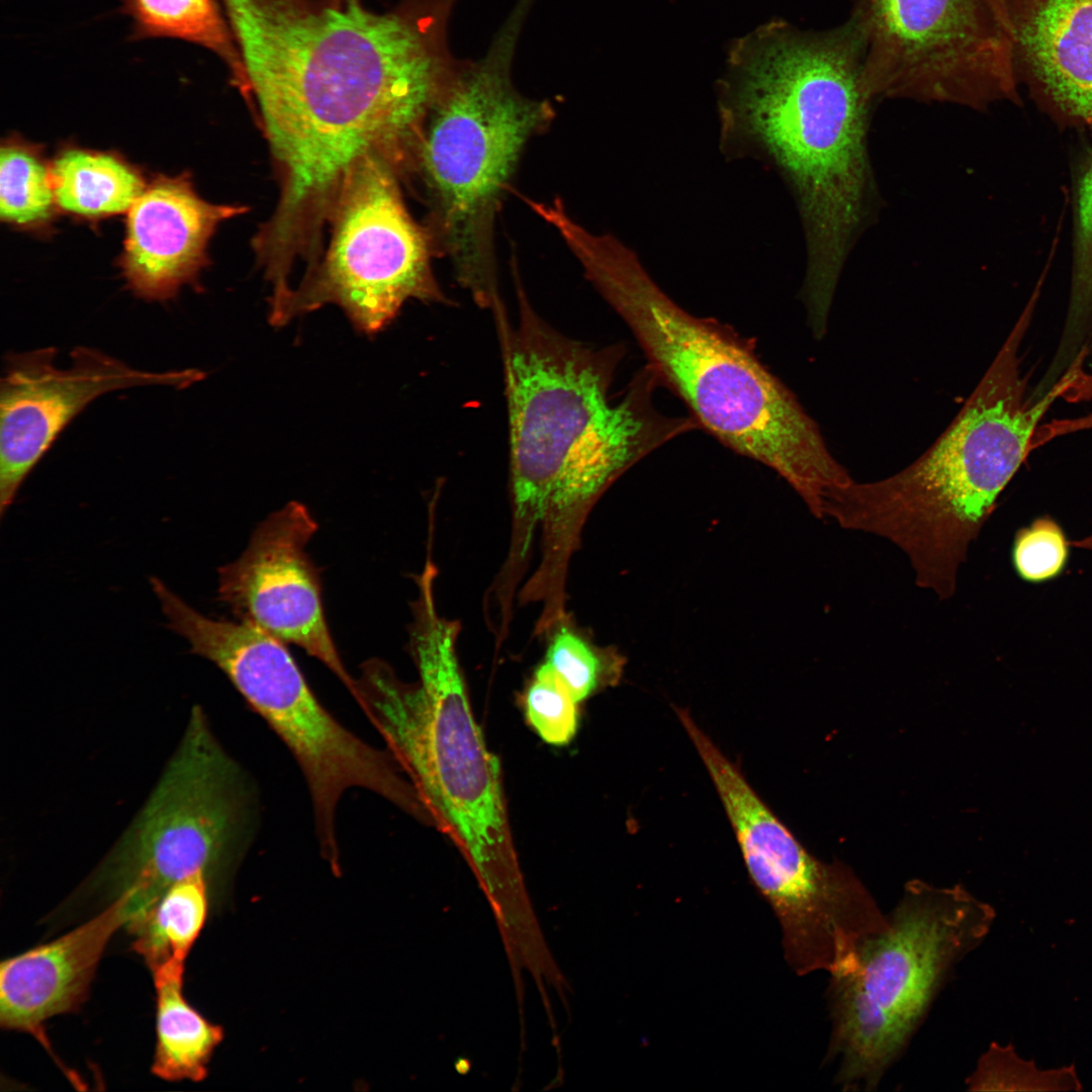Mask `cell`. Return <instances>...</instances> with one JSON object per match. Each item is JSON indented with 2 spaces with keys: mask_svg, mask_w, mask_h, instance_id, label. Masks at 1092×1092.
<instances>
[{
  "mask_svg": "<svg viewBox=\"0 0 1092 1092\" xmlns=\"http://www.w3.org/2000/svg\"><path fill=\"white\" fill-rule=\"evenodd\" d=\"M123 894L100 913L48 942L0 965V1025L33 1036L56 1060L44 1023L78 1011L87 1000L103 952L129 920Z\"/></svg>",
  "mask_w": 1092,
  "mask_h": 1092,
  "instance_id": "e0dca14e",
  "label": "cell"
},
{
  "mask_svg": "<svg viewBox=\"0 0 1092 1092\" xmlns=\"http://www.w3.org/2000/svg\"><path fill=\"white\" fill-rule=\"evenodd\" d=\"M317 530L307 508L291 502L266 518L235 561L218 569V598L239 620L302 648L357 694L324 611L321 580L306 545Z\"/></svg>",
  "mask_w": 1092,
  "mask_h": 1092,
  "instance_id": "9a60e30c",
  "label": "cell"
},
{
  "mask_svg": "<svg viewBox=\"0 0 1092 1092\" xmlns=\"http://www.w3.org/2000/svg\"><path fill=\"white\" fill-rule=\"evenodd\" d=\"M59 210L99 220L127 212L147 186L141 171L119 154L66 146L51 162Z\"/></svg>",
  "mask_w": 1092,
  "mask_h": 1092,
  "instance_id": "ffe728a7",
  "label": "cell"
},
{
  "mask_svg": "<svg viewBox=\"0 0 1092 1092\" xmlns=\"http://www.w3.org/2000/svg\"><path fill=\"white\" fill-rule=\"evenodd\" d=\"M222 1L286 207L328 206L365 156L414 157L461 63L448 42L458 0H410L389 13L359 0Z\"/></svg>",
  "mask_w": 1092,
  "mask_h": 1092,
  "instance_id": "6da1fadb",
  "label": "cell"
},
{
  "mask_svg": "<svg viewBox=\"0 0 1092 1092\" xmlns=\"http://www.w3.org/2000/svg\"><path fill=\"white\" fill-rule=\"evenodd\" d=\"M578 704L547 663L536 669L525 694V712L544 742L560 746L573 739L578 727Z\"/></svg>",
  "mask_w": 1092,
  "mask_h": 1092,
  "instance_id": "484cf974",
  "label": "cell"
},
{
  "mask_svg": "<svg viewBox=\"0 0 1092 1092\" xmlns=\"http://www.w3.org/2000/svg\"><path fill=\"white\" fill-rule=\"evenodd\" d=\"M185 963H168L152 972L156 993V1045L151 1071L177 1082H199L222 1038L219 1026L209 1022L183 993Z\"/></svg>",
  "mask_w": 1092,
  "mask_h": 1092,
  "instance_id": "d6986e66",
  "label": "cell"
},
{
  "mask_svg": "<svg viewBox=\"0 0 1092 1092\" xmlns=\"http://www.w3.org/2000/svg\"><path fill=\"white\" fill-rule=\"evenodd\" d=\"M547 663L580 703L598 692L616 686L624 672L625 657L615 647L599 646L568 621V616L549 633Z\"/></svg>",
  "mask_w": 1092,
  "mask_h": 1092,
  "instance_id": "cb8c5ba5",
  "label": "cell"
},
{
  "mask_svg": "<svg viewBox=\"0 0 1092 1092\" xmlns=\"http://www.w3.org/2000/svg\"><path fill=\"white\" fill-rule=\"evenodd\" d=\"M397 168L372 154L351 169L329 220L324 259L270 315L283 327L297 315L333 303L354 328L374 335L408 299L447 303L433 270L437 255L427 226L411 215L398 184Z\"/></svg>",
  "mask_w": 1092,
  "mask_h": 1092,
  "instance_id": "8fae6325",
  "label": "cell"
},
{
  "mask_svg": "<svg viewBox=\"0 0 1092 1092\" xmlns=\"http://www.w3.org/2000/svg\"><path fill=\"white\" fill-rule=\"evenodd\" d=\"M170 629L190 652L214 663L288 747L308 787L324 856L338 864L336 812L343 795L362 789L422 818L424 807L388 750L365 742L320 703L285 643L239 620L213 619L180 604Z\"/></svg>",
  "mask_w": 1092,
  "mask_h": 1092,
  "instance_id": "9c48e42d",
  "label": "cell"
},
{
  "mask_svg": "<svg viewBox=\"0 0 1092 1092\" xmlns=\"http://www.w3.org/2000/svg\"><path fill=\"white\" fill-rule=\"evenodd\" d=\"M518 275L514 269L517 324L503 301L491 309L506 384L512 498L510 546L497 578L510 587L521 583L541 528L533 579L559 589L585 520L605 491L651 452L699 427L691 416L656 408L653 393L660 385L647 365L612 401L624 347L596 348L556 331L532 307Z\"/></svg>",
  "mask_w": 1092,
  "mask_h": 1092,
  "instance_id": "7a4b0ae2",
  "label": "cell"
},
{
  "mask_svg": "<svg viewBox=\"0 0 1092 1092\" xmlns=\"http://www.w3.org/2000/svg\"><path fill=\"white\" fill-rule=\"evenodd\" d=\"M460 624L429 613L411 632L420 684L365 663L355 701L415 788L429 820L456 843L485 897L526 888L514 847L497 758L475 721L456 654Z\"/></svg>",
  "mask_w": 1092,
  "mask_h": 1092,
  "instance_id": "8992f818",
  "label": "cell"
},
{
  "mask_svg": "<svg viewBox=\"0 0 1092 1092\" xmlns=\"http://www.w3.org/2000/svg\"><path fill=\"white\" fill-rule=\"evenodd\" d=\"M969 1090H1079L1074 1066L1039 1070L1018 1057L1012 1045L993 1042L967 1078Z\"/></svg>",
  "mask_w": 1092,
  "mask_h": 1092,
  "instance_id": "d4e9b609",
  "label": "cell"
},
{
  "mask_svg": "<svg viewBox=\"0 0 1092 1092\" xmlns=\"http://www.w3.org/2000/svg\"><path fill=\"white\" fill-rule=\"evenodd\" d=\"M0 154L1 220L23 230L49 225L58 207L41 148L14 135L2 141Z\"/></svg>",
  "mask_w": 1092,
  "mask_h": 1092,
  "instance_id": "7402d4cb",
  "label": "cell"
},
{
  "mask_svg": "<svg viewBox=\"0 0 1092 1092\" xmlns=\"http://www.w3.org/2000/svg\"><path fill=\"white\" fill-rule=\"evenodd\" d=\"M735 835L748 876L780 924L791 970L830 977L850 971L861 944L888 925L854 872L811 855L768 808L747 814Z\"/></svg>",
  "mask_w": 1092,
  "mask_h": 1092,
  "instance_id": "4fadbf2b",
  "label": "cell"
},
{
  "mask_svg": "<svg viewBox=\"0 0 1092 1092\" xmlns=\"http://www.w3.org/2000/svg\"><path fill=\"white\" fill-rule=\"evenodd\" d=\"M1063 396L1073 401L1092 397V375L1083 374L1075 367L1072 382ZM1091 427L1092 415L1077 420L1056 421L1037 428L1035 441L1038 445H1041L1054 437Z\"/></svg>",
  "mask_w": 1092,
  "mask_h": 1092,
  "instance_id": "f1b7e54d",
  "label": "cell"
},
{
  "mask_svg": "<svg viewBox=\"0 0 1092 1092\" xmlns=\"http://www.w3.org/2000/svg\"><path fill=\"white\" fill-rule=\"evenodd\" d=\"M209 883L203 872L175 882L141 921L126 928L133 935L131 949L151 972L186 962L206 921Z\"/></svg>",
  "mask_w": 1092,
  "mask_h": 1092,
  "instance_id": "44dd1931",
  "label": "cell"
},
{
  "mask_svg": "<svg viewBox=\"0 0 1092 1092\" xmlns=\"http://www.w3.org/2000/svg\"><path fill=\"white\" fill-rule=\"evenodd\" d=\"M1017 79L1068 121L1092 124V0H995Z\"/></svg>",
  "mask_w": 1092,
  "mask_h": 1092,
  "instance_id": "ac0fdd59",
  "label": "cell"
},
{
  "mask_svg": "<svg viewBox=\"0 0 1092 1092\" xmlns=\"http://www.w3.org/2000/svg\"><path fill=\"white\" fill-rule=\"evenodd\" d=\"M533 0H518L485 55L462 60L432 107L415 171L430 204L427 225L436 249L477 305L500 299L495 220L528 142L545 131L550 101L523 95L513 63Z\"/></svg>",
  "mask_w": 1092,
  "mask_h": 1092,
  "instance_id": "52a82bcc",
  "label": "cell"
},
{
  "mask_svg": "<svg viewBox=\"0 0 1092 1092\" xmlns=\"http://www.w3.org/2000/svg\"><path fill=\"white\" fill-rule=\"evenodd\" d=\"M1021 315L980 382L940 436L912 463L875 481L833 488L823 518L889 540L908 557L920 587L947 600L971 543L1031 451L1037 424L1069 378L1027 398L1018 346Z\"/></svg>",
  "mask_w": 1092,
  "mask_h": 1092,
  "instance_id": "5b68a950",
  "label": "cell"
},
{
  "mask_svg": "<svg viewBox=\"0 0 1092 1092\" xmlns=\"http://www.w3.org/2000/svg\"><path fill=\"white\" fill-rule=\"evenodd\" d=\"M556 199H560V198H556ZM554 200H555V199H554ZM552 201H553V200H552ZM552 201H551V202H552ZM547 203H550V202H547ZM547 203H545V204H547ZM545 204H543V205H542V206L540 207V209H541V208H542V207H543V206H544ZM540 209H539V216H540ZM540 217H541V216H540Z\"/></svg>",
  "mask_w": 1092,
  "mask_h": 1092,
  "instance_id": "4dcf8cb0",
  "label": "cell"
},
{
  "mask_svg": "<svg viewBox=\"0 0 1092 1092\" xmlns=\"http://www.w3.org/2000/svg\"><path fill=\"white\" fill-rule=\"evenodd\" d=\"M568 248L630 329L659 385L682 400L698 427L772 469L822 519L828 492L853 478L795 394L759 360L753 341L680 307L615 236L580 229Z\"/></svg>",
  "mask_w": 1092,
  "mask_h": 1092,
  "instance_id": "277c9868",
  "label": "cell"
},
{
  "mask_svg": "<svg viewBox=\"0 0 1092 1092\" xmlns=\"http://www.w3.org/2000/svg\"><path fill=\"white\" fill-rule=\"evenodd\" d=\"M246 798L236 762L198 708L138 817L87 882L110 902L127 894L141 921L175 882L203 872L211 882L234 857Z\"/></svg>",
  "mask_w": 1092,
  "mask_h": 1092,
  "instance_id": "30bf717a",
  "label": "cell"
},
{
  "mask_svg": "<svg viewBox=\"0 0 1092 1092\" xmlns=\"http://www.w3.org/2000/svg\"><path fill=\"white\" fill-rule=\"evenodd\" d=\"M874 98L981 109L1017 98L1009 33L995 0H859L850 18Z\"/></svg>",
  "mask_w": 1092,
  "mask_h": 1092,
  "instance_id": "7c38bea8",
  "label": "cell"
},
{
  "mask_svg": "<svg viewBox=\"0 0 1092 1092\" xmlns=\"http://www.w3.org/2000/svg\"><path fill=\"white\" fill-rule=\"evenodd\" d=\"M1069 545L1062 527L1053 518L1039 517L1016 532L1011 550L1012 565L1024 581H1049L1065 569Z\"/></svg>",
  "mask_w": 1092,
  "mask_h": 1092,
  "instance_id": "4316f807",
  "label": "cell"
},
{
  "mask_svg": "<svg viewBox=\"0 0 1092 1092\" xmlns=\"http://www.w3.org/2000/svg\"><path fill=\"white\" fill-rule=\"evenodd\" d=\"M1072 546L1092 551V532L1083 539L1072 541Z\"/></svg>",
  "mask_w": 1092,
  "mask_h": 1092,
  "instance_id": "f546056e",
  "label": "cell"
},
{
  "mask_svg": "<svg viewBox=\"0 0 1092 1092\" xmlns=\"http://www.w3.org/2000/svg\"><path fill=\"white\" fill-rule=\"evenodd\" d=\"M719 148L774 170L793 195L807 265V317L828 321L844 263L873 198L868 154L875 100L853 22L803 30L774 18L733 40L716 85Z\"/></svg>",
  "mask_w": 1092,
  "mask_h": 1092,
  "instance_id": "3957f363",
  "label": "cell"
},
{
  "mask_svg": "<svg viewBox=\"0 0 1092 1092\" xmlns=\"http://www.w3.org/2000/svg\"><path fill=\"white\" fill-rule=\"evenodd\" d=\"M1092 304V162L1080 185L1070 326Z\"/></svg>",
  "mask_w": 1092,
  "mask_h": 1092,
  "instance_id": "83f0119b",
  "label": "cell"
},
{
  "mask_svg": "<svg viewBox=\"0 0 1092 1092\" xmlns=\"http://www.w3.org/2000/svg\"><path fill=\"white\" fill-rule=\"evenodd\" d=\"M57 349L9 353L0 380V513L68 424L91 401L110 391L162 385L187 388L203 380L196 368L164 372L132 368L100 350L76 347L71 365L55 364Z\"/></svg>",
  "mask_w": 1092,
  "mask_h": 1092,
  "instance_id": "5bb4252c",
  "label": "cell"
},
{
  "mask_svg": "<svg viewBox=\"0 0 1092 1092\" xmlns=\"http://www.w3.org/2000/svg\"><path fill=\"white\" fill-rule=\"evenodd\" d=\"M994 908L961 885L905 884L887 927L854 968L830 978L825 1060L843 1090L875 1089L905 1051L954 967L989 933Z\"/></svg>",
  "mask_w": 1092,
  "mask_h": 1092,
  "instance_id": "ba28073f",
  "label": "cell"
},
{
  "mask_svg": "<svg viewBox=\"0 0 1092 1092\" xmlns=\"http://www.w3.org/2000/svg\"><path fill=\"white\" fill-rule=\"evenodd\" d=\"M245 211L204 200L186 173L154 178L127 211L118 266L128 289L148 301H166L182 286L196 285L216 228Z\"/></svg>",
  "mask_w": 1092,
  "mask_h": 1092,
  "instance_id": "2e32d148",
  "label": "cell"
},
{
  "mask_svg": "<svg viewBox=\"0 0 1092 1092\" xmlns=\"http://www.w3.org/2000/svg\"><path fill=\"white\" fill-rule=\"evenodd\" d=\"M131 10L146 34L184 39L216 52L242 83L241 58L234 52L215 0H131Z\"/></svg>",
  "mask_w": 1092,
  "mask_h": 1092,
  "instance_id": "603a6c76",
  "label": "cell"
}]
</instances>
